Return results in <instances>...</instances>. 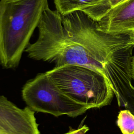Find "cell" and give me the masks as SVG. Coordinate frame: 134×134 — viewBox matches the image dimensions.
<instances>
[{"label":"cell","instance_id":"cell-1","mask_svg":"<svg viewBox=\"0 0 134 134\" xmlns=\"http://www.w3.org/2000/svg\"><path fill=\"white\" fill-rule=\"evenodd\" d=\"M37 27L38 39L25 50L29 58L54 63L55 66L86 67L105 77L117 71L132 45L129 34L100 31L96 21L81 10L60 15L48 8Z\"/></svg>","mask_w":134,"mask_h":134},{"label":"cell","instance_id":"cell-2","mask_svg":"<svg viewBox=\"0 0 134 134\" xmlns=\"http://www.w3.org/2000/svg\"><path fill=\"white\" fill-rule=\"evenodd\" d=\"M48 0H0V64L14 69L38 27Z\"/></svg>","mask_w":134,"mask_h":134},{"label":"cell","instance_id":"cell-3","mask_svg":"<svg viewBox=\"0 0 134 134\" xmlns=\"http://www.w3.org/2000/svg\"><path fill=\"white\" fill-rule=\"evenodd\" d=\"M46 72L62 92L87 110L109 105L115 96L106 77L90 68L64 65Z\"/></svg>","mask_w":134,"mask_h":134},{"label":"cell","instance_id":"cell-4","mask_svg":"<svg viewBox=\"0 0 134 134\" xmlns=\"http://www.w3.org/2000/svg\"><path fill=\"white\" fill-rule=\"evenodd\" d=\"M24 102L32 110L76 117L87 110L62 92L46 72L27 81L21 90Z\"/></svg>","mask_w":134,"mask_h":134},{"label":"cell","instance_id":"cell-5","mask_svg":"<svg viewBox=\"0 0 134 134\" xmlns=\"http://www.w3.org/2000/svg\"><path fill=\"white\" fill-rule=\"evenodd\" d=\"M0 134H41L30 107L20 108L0 96Z\"/></svg>","mask_w":134,"mask_h":134},{"label":"cell","instance_id":"cell-6","mask_svg":"<svg viewBox=\"0 0 134 134\" xmlns=\"http://www.w3.org/2000/svg\"><path fill=\"white\" fill-rule=\"evenodd\" d=\"M96 24L99 30L108 34L134 33V0H128L115 7Z\"/></svg>","mask_w":134,"mask_h":134},{"label":"cell","instance_id":"cell-7","mask_svg":"<svg viewBox=\"0 0 134 134\" xmlns=\"http://www.w3.org/2000/svg\"><path fill=\"white\" fill-rule=\"evenodd\" d=\"M128 0H100L91 4L82 10L91 18L98 21L111 9Z\"/></svg>","mask_w":134,"mask_h":134},{"label":"cell","instance_id":"cell-8","mask_svg":"<svg viewBox=\"0 0 134 134\" xmlns=\"http://www.w3.org/2000/svg\"><path fill=\"white\" fill-rule=\"evenodd\" d=\"M100 0H54L56 10L65 15L76 10H82L88 5Z\"/></svg>","mask_w":134,"mask_h":134},{"label":"cell","instance_id":"cell-9","mask_svg":"<svg viewBox=\"0 0 134 134\" xmlns=\"http://www.w3.org/2000/svg\"><path fill=\"white\" fill-rule=\"evenodd\" d=\"M117 123L122 134H134V114L129 110L120 111Z\"/></svg>","mask_w":134,"mask_h":134},{"label":"cell","instance_id":"cell-10","mask_svg":"<svg viewBox=\"0 0 134 134\" xmlns=\"http://www.w3.org/2000/svg\"><path fill=\"white\" fill-rule=\"evenodd\" d=\"M89 130V128L85 125H83L77 129H73L70 127L69 130L64 134H86Z\"/></svg>","mask_w":134,"mask_h":134},{"label":"cell","instance_id":"cell-11","mask_svg":"<svg viewBox=\"0 0 134 134\" xmlns=\"http://www.w3.org/2000/svg\"><path fill=\"white\" fill-rule=\"evenodd\" d=\"M131 76L132 79L134 80V54L133 55L131 62Z\"/></svg>","mask_w":134,"mask_h":134},{"label":"cell","instance_id":"cell-12","mask_svg":"<svg viewBox=\"0 0 134 134\" xmlns=\"http://www.w3.org/2000/svg\"><path fill=\"white\" fill-rule=\"evenodd\" d=\"M129 35H130V37L131 40V44L134 46V33L131 34Z\"/></svg>","mask_w":134,"mask_h":134}]
</instances>
